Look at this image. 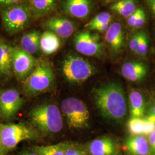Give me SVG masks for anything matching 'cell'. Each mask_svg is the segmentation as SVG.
<instances>
[{
  "instance_id": "20",
  "label": "cell",
  "mask_w": 155,
  "mask_h": 155,
  "mask_svg": "<svg viewBox=\"0 0 155 155\" xmlns=\"http://www.w3.org/2000/svg\"><path fill=\"white\" fill-rule=\"evenodd\" d=\"M41 33L38 30H32L25 33L20 40V48L33 55L40 50V40Z\"/></svg>"
},
{
  "instance_id": "40",
  "label": "cell",
  "mask_w": 155,
  "mask_h": 155,
  "mask_svg": "<svg viewBox=\"0 0 155 155\" xmlns=\"http://www.w3.org/2000/svg\"></svg>"
},
{
  "instance_id": "13",
  "label": "cell",
  "mask_w": 155,
  "mask_h": 155,
  "mask_svg": "<svg viewBox=\"0 0 155 155\" xmlns=\"http://www.w3.org/2000/svg\"><path fill=\"white\" fill-rule=\"evenodd\" d=\"M63 9L70 16L84 19L90 15L93 9V2L91 0H64Z\"/></svg>"
},
{
  "instance_id": "8",
  "label": "cell",
  "mask_w": 155,
  "mask_h": 155,
  "mask_svg": "<svg viewBox=\"0 0 155 155\" xmlns=\"http://www.w3.org/2000/svg\"><path fill=\"white\" fill-rule=\"evenodd\" d=\"M74 45L78 52L83 55L98 57L103 52L104 43L100 36L88 30L78 32L74 38Z\"/></svg>"
},
{
  "instance_id": "18",
  "label": "cell",
  "mask_w": 155,
  "mask_h": 155,
  "mask_svg": "<svg viewBox=\"0 0 155 155\" xmlns=\"http://www.w3.org/2000/svg\"><path fill=\"white\" fill-rule=\"evenodd\" d=\"M58 0H28V5L33 18L49 14L55 7Z\"/></svg>"
},
{
  "instance_id": "4",
  "label": "cell",
  "mask_w": 155,
  "mask_h": 155,
  "mask_svg": "<svg viewBox=\"0 0 155 155\" xmlns=\"http://www.w3.org/2000/svg\"><path fill=\"white\" fill-rule=\"evenodd\" d=\"M61 70L65 78L72 83H83L95 72V67L90 61L75 55L65 58L62 62Z\"/></svg>"
},
{
  "instance_id": "32",
  "label": "cell",
  "mask_w": 155,
  "mask_h": 155,
  "mask_svg": "<svg viewBox=\"0 0 155 155\" xmlns=\"http://www.w3.org/2000/svg\"><path fill=\"white\" fill-rule=\"evenodd\" d=\"M25 0H0V6L3 8L4 9L24 3Z\"/></svg>"
},
{
  "instance_id": "1",
  "label": "cell",
  "mask_w": 155,
  "mask_h": 155,
  "mask_svg": "<svg viewBox=\"0 0 155 155\" xmlns=\"http://www.w3.org/2000/svg\"><path fill=\"white\" fill-rule=\"evenodd\" d=\"M94 103L105 118L121 121L127 113V100L122 87L116 83L102 84L93 91Z\"/></svg>"
},
{
  "instance_id": "35",
  "label": "cell",
  "mask_w": 155,
  "mask_h": 155,
  "mask_svg": "<svg viewBox=\"0 0 155 155\" xmlns=\"http://www.w3.org/2000/svg\"><path fill=\"white\" fill-rule=\"evenodd\" d=\"M145 2L155 20V0H145Z\"/></svg>"
},
{
  "instance_id": "27",
  "label": "cell",
  "mask_w": 155,
  "mask_h": 155,
  "mask_svg": "<svg viewBox=\"0 0 155 155\" xmlns=\"http://www.w3.org/2000/svg\"><path fill=\"white\" fill-rule=\"evenodd\" d=\"M141 35H142V31H139L133 33L129 39V47L130 51H132L134 53L135 52L136 50L139 45V42L141 38Z\"/></svg>"
},
{
  "instance_id": "14",
  "label": "cell",
  "mask_w": 155,
  "mask_h": 155,
  "mask_svg": "<svg viewBox=\"0 0 155 155\" xmlns=\"http://www.w3.org/2000/svg\"><path fill=\"white\" fill-rule=\"evenodd\" d=\"M122 76L130 82L142 81L148 73V67L143 62L131 61L125 62L121 68Z\"/></svg>"
},
{
  "instance_id": "10",
  "label": "cell",
  "mask_w": 155,
  "mask_h": 155,
  "mask_svg": "<svg viewBox=\"0 0 155 155\" xmlns=\"http://www.w3.org/2000/svg\"><path fill=\"white\" fill-rule=\"evenodd\" d=\"M24 102L16 89H6L0 92V117L11 119L15 116Z\"/></svg>"
},
{
  "instance_id": "39",
  "label": "cell",
  "mask_w": 155,
  "mask_h": 155,
  "mask_svg": "<svg viewBox=\"0 0 155 155\" xmlns=\"http://www.w3.org/2000/svg\"></svg>"
},
{
  "instance_id": "7",
  "label": "cell",
  "mask_w": 155,
  "mask_h": 155,
  "mask_svg": "<svg viewBox=\"0 0 155 155\" xmlns=\"http://www.w3.org/2000/svg\"><path fill=\"white\" fill-rule=\"evenodd\" d=\"M32 18L28 4L25 3L4 9L1 13L3 26L10 34L18 33L27 28Z\"/></svg>"
},
{
  "instance_id": "9",
  "label": "cell",
  "mask_w": 155,
  "mask_h": 155,
  "mask_svg": "<svg viewBox=\"0 0 155 155\" xmlns=\"http://www.w3.org/2000/svg\"><path fill=\"white\" fill-rule=\"evenodd\" d=\"M36 59L20 48L15 47L12 58V72L19 81H24L33 71Z\"/></svg>"
},
{
  "instance_id": "36",
  "label": "cell",
  "mask_w": 155,
  "mask_h": 155,
  "mask_svg": "<svg viewBox=\"0 0 155 155\" xmlns=\"http://www.w3.org/2000/svg\"><path fill=\"white\" fill-rule=\"evenodd\" d=\"M18 155H39V153L33 149V150H27L20 153Z\"/></svg>"
},
{
  "instance_id": "37",
  "label": "cell",
  "mask_w": 155,
  "mask_h": 155,
  "mask_svg": "<svg viewBox=\"0 0 155 155\" xmlns=\"http://www.w3.org/2000/svg\"><path fill=\"white\" fill-rule=\"evenodd\" d=\"M6 151L4 150V148H3L2 144L0 142V155H6Z\"/></svg>"
},
{
  "instance_id": "21",
  "label": "cell",
  "mask_w": 155,
  "mask_h": 155,
  "mask_svg": "<svg viewBox=\"0 0 155 155\" xmlns=\"http://www.w3.org/2000/svg\"><path fill=\"white\" fill-rule=\"evenodd\" d=\"M130 111L132 117L142 118L145 111V101L142 94L137 90H132L129 95Z\"/></svg>"
},
{
  "instance_id": "23",
  "label": "cell",
  "mask_w": 155,
  "mask_h": 155,
  "mask_svg": "<svg viewBox=\"0 0 155 155\" xmlns=\"http://www.w3.org/2000/svg\"><path fill=\"white\" fill-rule=\"evenodd\" d=\"M68 143H61L59 144L36 146L33 148L39 155H66Z\"/></svg>"
},
{
  "instance_id": "12",
  "label": "cell",
  "mask_w": 155,
  "mask_h": 155,
  "mask_svg": "<svg viewBox=\"0 0 155 155\" xmlns=\"http://www.w3.org/2000/svg\"><path fill=\"white\" fill-rule=\"evenodd\" d=\"M105 40L114 54H120L124 43V31L122 24L118 21L111 23L106 32Z\"/></svg>"
},
{
  "instance_id": "11",
  "label": "cell",
  "mask_w": 155,
  "mask_h": 155,
  "mask_svg": "<svg viewBox=\"0 0 155 155\" xmlns=\"http://www.w3.org/2000/svg\"><path fill=\"white\" fill-rule=\"evenodd\" d=\"M47 31L55 33L59 38L65 39L70 38L75 30V25L71 20L61 16L50 17L43 23Z\"/></svg>"
},
{
  "instance_id": "17",
  "label": "cell",
  "mask_w": 155,
  "mask_h": 155,
  "mask_svg": "<svg viewBox=\"0 0 155 155\" xmlns=\"http://www.w3.org/2000/svg\"><path fill=\"white\" fill-rule=\"evenodd\" d=\"M125 147L130 155H149L151 153L148 141L143 135H135L128 137Z\"/></svg>"
},
{
  "instance_id": "24",
  "label": "cell",
  "mask_w": 155,
  "mask_h": 155,
  "mask_svg": "<svg viewBox=\"0 0 155 155\" xmlns=\"http://www.w3.org/2000/svg\"><path fill=\"white\" fill-rule=\"evenodd\" d=\"M111 20L112 16L110 13L107 12H102L93 17L84 25V27L89 30L93 31L95 27L98 25L106 22H111Z\"/></svg>"
},
{
  "instance_id": "2",
  "label": "cell",
  "mask_w": 155,
  "mask_h": 155,
  "mask_svg": "<svg viewBox=\"0 0 155 155\" xmlns=\"http://www.w3.org/2000/svg\"><path fill=\"white\" fill-rule=\"evenodd\" d=\"M62 116L58 106L52 104L37 106L29 114L33 125L46 134H55L61 131L63 126Z\"/></svg>"
},
{
  "instance_id": "15",
  "label": "cell",
  "mask_w": 155,
  "mask_h": 155,
  "mask_svg": "<svg viewBox=\"0 0 155 155\" xmlns=\"http://www.w3.org/2000/svg\"><path fill=\"white\" fill-rule=\"evenodd\" d=\"M15 47L0 38V75L11 76L12 73V58Z\"/></svg>"
},
{
  "instance_id": "16",
  "label": "cell",
  "mask_w": 155,
  "mask_h": 155,
  "mask_svg": "<svg viewBox=\"0 0 155 155\" xmlns=\"http://www.w3.org/2000/svg\"><path fill=\"white\" fill-rule=\"evenodd\" d=\"M91 155H116L117 147L110 137H102L93 140L89 145Z\"/></svg>"
},
{
  "instance_id": "22",
  "label": "cell",
  "mask_w": 155,
  "mask_h": 155,
  "mask_svg": "<svg viewBox=\"0 0 155 155\" xmlns=\"http://www.w3.org/2000/svg\"><path fill=\"white\" fill-rule=\"evenodd\" d=\"M137 8L136 0H118L111 5L110 9L119 16L127 18Z\"/></svg>"
},
{
  "instance_id": "19",
  "label": "cell",
  "mask_w": 155,
  "mask_h": 155,
  "mask_svg": "<svg viewBox=\"0 0 155 155\" xmlns=\"http://www.w3.org/2000/svg\"><path fill=\"white\" fill-rule=\"evenodd\" d=\"M55 33L49 31L41 33L40 40V50L46 55L54 54L59 49L61 42Z\"/></svg>"
},
{
  "instance_id": "31",
  "label": "cell",
  "mask_w": 155,
  "mask_h": 155,
  "mask_svg": "<svg viewBox=\"0 0 155 155\" xmlns=\"http://www.w3.org/2000/svg\"><path fill=\"white\" fill-rule=\"evenodd\" d=\"M147 111V115L145 119L155 124V98L151 102Z\"/></svg>"
},
{
  "instance_id": "26",
  "label": "cell",
  "mask_w": 155,
  "mask_h": 155,
  "mask_svg": "<svg viewBox=\"0 0 155 155\" xmlns=\"http://www.w3.org/2000/svg\"><path fill=\"white\" fill-rule=\"evenodd\" d=\"M149 38L147 32L144 31H142V35L139 45L135 51V54L140 57H145L149 50Z\"/></svg>"
},
{
  "instance_id": "38",
  "label": "cell",
  "mask_w": 155,
  "mask_h": 155,
  "mask_svg": "<svg viewBox=\"0 0 155 155\" xmlns=\"http://www.w3.org/2000/svg\"><path fill=\"white\" fill-rule=\"evenodd\" d=\"M105 3H109V2H113V1H115V0H103Z\"/></svg>"
},
{
  "instance_id": "34",
  "label": "cell",
  "mask_w": 155,
  "mask_h": 155,
  "mask_svg": "<svg viewBox=\"0 0 155 155\" xmlns=\"http://www.w3.org/2000/svg\"><path fill=\"white\" fill-rule=\"evenodd\" d=\"M148 141L150 145V153H155V130L148 136Z\"/></svg>"
},
{
  "instance_id": "28",
  "label": "cell",
  "mask_w": 155,
  "mask_h": 155,
  "mask_svg": "<svg viewBox=\"0 0 155 155\" xmlns=\"http://www.w3.org/2000/svg\"><path fill=\"white\" fill-rule=\"evenodd\" d=\"M147 22V15L144 11V8L140 14L138 18H137L136 22L133 26L132 29L134 31H137L143 28Z\"/></svg>"
},
{
  "instance_id": "3",
  "label": "cell",
  "mask_w": 155,
  "mask_h": 155,
  "mask_svg": "<svg viewBox=\"0 0 155 155\" xmlns=\"http://www.w3.org/2000/svg\"><path fill=\"white\" fill-rule=\"evenodd\" d=\"M54 79V72L50 62L44 59H36L33 71L22 81L23 88L29 95L40 94L51 88Z\"/></svg>"
},
{
  "instance_id": "33",
  "label": "cell",
  "mask_w": 155,
  "mask_h": 155,
  "mask_svg": "<svg viewBox=\"0 0 155 155\" xmlns=\"http://www.w3.org/2000/svg\"><path fill=\"white\" fill-rule=\"evenodd\" d=\"M155 130V124L150 122L147 119H144V127L143 135L149 136L150 134Z\"/></svg>"
},
{
  "instance_id": "30",
  "label": "cell",
  "mask_w": 155,
  "mask_h": 155,
  "mask_svg": "<svg viewBox=\"0 0 155 155\" xmlns=\"http://www.w3.org/2000/svg\"><path fill=\"white\" fill-rule=\"evenodd\" d=\"M143 9V8H142L141 6L138 7L136 11L132 13L130 16L127 17V24L129 27H130L132 29L133 28V26H134V25L136 22L137 18H138V17L139 16L140 14L141 13V12Z\"/></svg>"
},
{
  "instance_id": "29",
  "label": "cell",
  "mask_w": 155,
  "mask_h": 155,
  "mask_svg": "<svg viewBox=\"0 0 155 155\" xmlns=\"http://www.w3.org/2000/svg\"><path fill=\"white\" fill-rule=\"evenodd\" d=\"M66 155H86V153L82 149L75 146L73 144L68 143Z\"/></svg>"
},
{
  "instance_id": "5",
  "label": "cell",
  "mask_w": 155,
  "mask_h": 155,
  "mask_svg": "<svg viewBox=\"0 0 155 155\" xmlns=\"http://www.w3.org/2000/svg\"><path fill=\"white\" fill-rule=\"evenodd\" d=\"M61 109L70 128L78 129L88 127L90 113L82 101L74 97L67 98L62 101Z\"/></svg>"
},
{
  "instance_id": "6",
  "label": "cell",
  "mask_w": 155,
  "mask_h": 155,
  "mask_svg": "<svg viewBox=\"0 0 155 155\" xmlns=\"http://www.w3.org/2000/svg\"><path fill=\"white\" fill-rule=\"evenodd\" d=\"M35 137L33 130L24 124H0V142L6 152L15 149L21 142Z\"/></svg>"
},
{
  "instance_id": "25",
  "label": "cell",
  "mask_w": 155,
  "mask_h": 155,
  "mask_svg": "<svg viewBox=\"0 0 155 155\" xmlns=\"http://www.w3.org/2000/svg\"><path fill=\"white\" fill-rule=\"evenodd\" d=\"M144 127V119L142 118L132 117L127 123L129 131L132 136H143Z\"/></svg>"
}]
</instances>
